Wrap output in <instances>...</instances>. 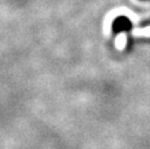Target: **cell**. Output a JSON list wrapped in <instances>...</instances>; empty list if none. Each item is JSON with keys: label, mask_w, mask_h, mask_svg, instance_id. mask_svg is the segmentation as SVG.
Masks as SVG:
<instances>
[{"label": "cell", "mask_w": 150, "mask_h": 149, "mask_svg": "<svg viewBox=\"0 0 150 149\" xmlns=\"http://www.w3.org/2000/svg\"><path fill=\"white\" fill-rule=\"evenodd\" d=\"M132 22L125 15H118L111 23V32L114 34H118L121 32H131Z\"/></svg>", "instance_id": "cell-1"}]
</instances>
